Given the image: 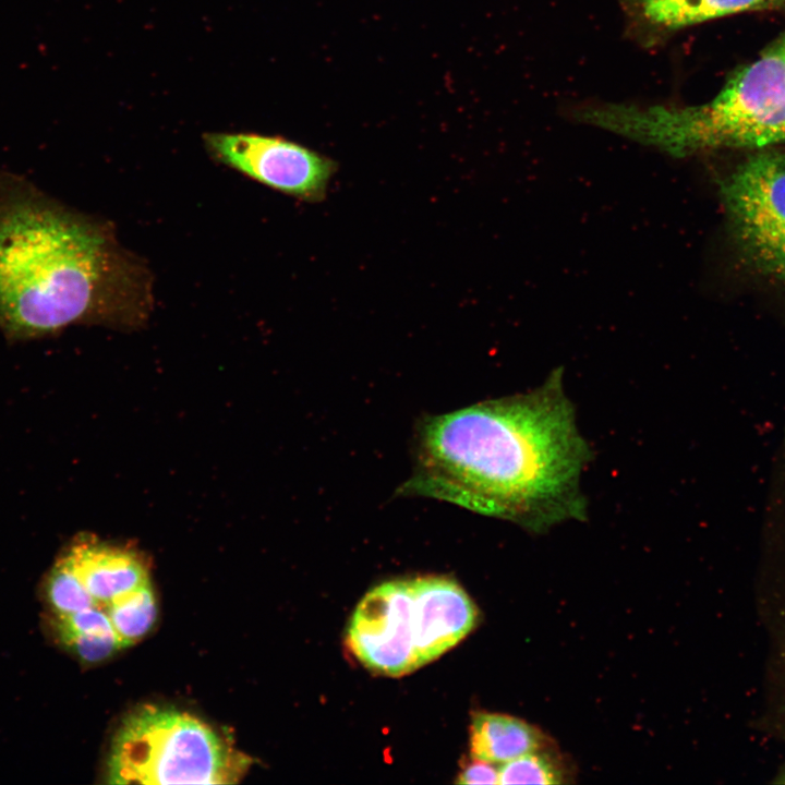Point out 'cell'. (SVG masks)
Wrapping results in <instances>:
<instances>
[{
	"instance_id": "cell-1",
	"label": "cell",
	"mask_w": 785,
	"mask_h": 785,
	"mask_svg": "<svg viewBox=\"0 0 785 785\" xmlns=\"http://www.w3.org/2000/svg\"><path fill=\"white\" fill-rule=\"evenodd\" d=\"M592 450L555 369L538 388L422 421L401 495L432 497L532 533L584 520Z\"/></svg>"
},
{
	"instance_id": "cell-2",
	"label": "cell",
	"mask_w": 785,
	"mask_h": 785,
	"mask_svg": "<svg viewBox=\"0 0 785 785\" xmlns=\"http://www.w3.org/2000/svg\"><path fill=\"white\" fill-rule=\"evenodd\" d=\"M146 271L94 219L0 173V329L34 338L73 324L145 322Z\"/></svg>"
},
{
	"instance_id": "cell-3",
	"label": "cell",
	"mask_w": 785,
	"mask_h": 785,
	"mask_svg": "<svg viewBox=\"0 0 785 785\" xmlns=\"http://www.w3.org/2000/svg\"><path fill=\"white\" fill-rule=\"evenodd\" d=\"M585 120L672 153L762 148L785 142V35L736 71L710 101L689 107L611 105Z\"/></svg>"
},
{
	"instance_id": "cell-4",
	"label": "cell",
	"mask_w": 785,
	"mask_h": 785,
	"mask_svg": "<svg viewBox=\"0 0 785 785\" xmlns=\"http://www.w3.org/2000/svg\"><path fill=\"white\" fill-rule=\"evenodd\" d=\"M249 758L202 720L172 706L145 704L126 714L107 758L110 784H231Z\"/></svg>"
},
{
	"instance_id": "cell-5",
	"label": "cell",
	"mask_w": 785,
	"mask_h": 785,
	"mask_svg": "<svg viewBox=\"0 0 785 785\" xmlns=\"http://www.w3.org/2000/svg\"><path fill=\"white\" fill-rule=\"evenodd\" d=\"M63 554L88 595V609L109 618L122 649L149 632L157 601L148 560L141 552L81 535Z\"/></svg>"
},
{
	"instance_id": "cell-6",
	"label": "cell",
	"mask_w": 785,
	"mask_h": 785,
	"mask_svg": "<svg viewBox=\"0 0 785 785\" xmlns=\"http://www.w3.org/2000/svg\"><path fill=\"white\" fill-rule=\"evenodd\" d=\"M204 142L219 162L306 202L325 197L337 169L329 157L280 136L208 133Z\"/></svg>"
},
{
	"instance_id": "cell-7",
	"label": "cell",
	"mask_w": 785,
	"mask_h": 785,
	"mask_svg": "<svg viewBox=\"0 0 785 785\" xmlns=\"http://www.w3.org/2000/svg\"><path fill=\"white\" fill-rule=\"evenodd\" d=\"M347 642L372 672L398 677L419 668L409 580H392L370 590L351 616Z\"/></svg>"
},
{
	"instance_id": "cell-8",
	"label": "cell",
	"mask_w": 785,
	"mask_h": 785,
	"mask_svg": "<svg viewBox=\"0 0 785 785\" xmlns=\"http://www.w3.org/2000/svg\"><path fill=\"white\" fill-rule=\"evenodd\" d=\"M720 191L738 250L785 237V152L749 157Z\"/></svg>"
},
{
	"instance_id": "cell-9",
	"label": "cell",
	"mask_w": 785,
	"mask_h": 785,
	"mask_svg": "<svg viewBox=\"0 0 785 785\" xmlns=\"http://www.w3.org/2000/svg\"><path fill=\"white\" fill-rule=\"evenodd\" d=\"M413 601V637L419 667L434 661L469 635L479 613L468 593L452 579H409Z\"/></svg>"
},
{
	"instance_id": "cell-10",
	"label": "cell",
	"mask_w": 785,
	"mask_h": 785,
	"mask_svg": "<svg viewBox=\"0 0 785 785\" xmlns=\"http://www.w3.org/2000/svg\"><path fill=\"white\" fill-rule=\"evenodd\" d=\"M552 745L540 728L511 715L479 712L470 726V753L474 759L503 764Z\"/></svg>"
},
{
	"instance_id": "cell-11",
	"label": "cell",
	"mask_w": 785,
	"mask_h": 785,
	"mask_svg": "<svg viewBox=\"0 0 785 785\" xmlns=\"http://www.w3.org/2000/svg\"><path fill=\"white\" fill-rule=\"evenodd\" d=\"M569 776L566 760L548 745L503 763L498 784L556 785L567 783Z\"/></svg>"
},
{
	"instance_id": "cell-12",
	"label": "cell",
	"mask_w": 785,
	"mask_h": 785,
	"mask_svg": "<svg viewBox=\"0 0 785 785\" xmlns=\"http://www.w3.org/2000/svg\"><path fill=\"white\" fill-rule=\"evenodd\" d=\"M785 8V0H683L664 27H684L744 11Z\"/></svg>"
},
{
	"instance_id": "cell-13",
	"label": "cell",
	"mask_w": 785,
	"mask_h": 785,
	"mask_svg": "<svg viewBox=\"0 0 785 785\" xmlns=\"http://www.w3.org/2000/svg\"><path fill=\"white\" fill-rule=\"evenodd\" d=\"M738 251L751 268L785 286V237Z\"/></svg>"
},
{
	"instance_id": "cell-14",
	"label": "cell",
	"mask_w": 785,
	"mask_h": 785,
	"mask_svg": "<svg viewBox=\"0 0 785 785\" xmlns=\"http://www.w3.org/2000/svg\"><path fill=\"white\" fill-rule=\"evenodd\" d=\"M499 769L494 763L472 758L460 771L456 783L498 784Z\"/></svg>"
},
{
	"instance_id": "cell-15",
	"label": "cell",
	"mask_w": 785,
	"mask_h": 785,
	"mask_svg": "<svg viewBox=\"0 0 785 785\" xmlns=\"http://www.w3.org/2000/svg\"><path fill=\"white\" fill-rule=\"evenodd\" d=\"M683 0H640L643 15L653 24L663 26L672 11Z\"/></svg>"
}]
</instances>
